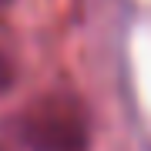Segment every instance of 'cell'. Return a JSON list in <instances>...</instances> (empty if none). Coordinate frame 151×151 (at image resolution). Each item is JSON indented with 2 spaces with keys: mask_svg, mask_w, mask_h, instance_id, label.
<instances>
[{
  "mask_svg": "<svg viewBox=\"0 0 151 151\" xmlns=\"http://www.w3.org/2000/svg\"><path fill=\"white\" fill-rule=\"evenodd\" d=\"M10 84H14V67L7 64V57H4V54H0V94L10 91Z\"/></svg>",
  "mask_w": 151,
  "mask_h": 151,
  "instance_id": "cell-2",
  "label": "cell"
},
{
  "mask_svg": "<svg viewBox=\"0 0 151 151\" xmlns=\"http://www.w3.org/2000/svg\"><path fill=\"white\" fill-rule=\"evenodd\" d=\"M7 4H10V0H0V7H7Z\"/></svg>",
  "mask_w": 151,
  "mask_h": 151,
  "instance_id": "cell-3",
  "label": "cell"
},
{
  "mask_svg": "<svg viewBox=\"0 0 151 151\" xmlns=\"http://www.w3.org/2000/svg\"><path fill=\"white\" fill-rule=\"evenodd\" d=\"M7 151H91V111L70 87L40 91L0 124Z\"/></svg>",
  "mask_w": 151,
  "mask_h": 151,
  "instance_id": "cell-1",
  "label": "cell"
}]
</instances>
